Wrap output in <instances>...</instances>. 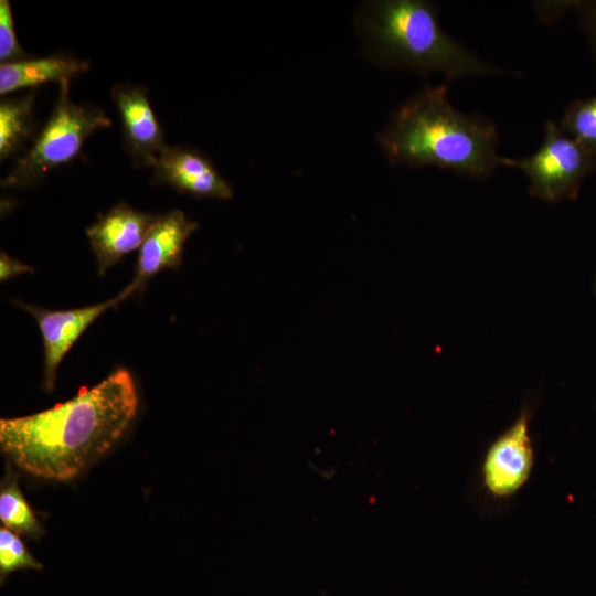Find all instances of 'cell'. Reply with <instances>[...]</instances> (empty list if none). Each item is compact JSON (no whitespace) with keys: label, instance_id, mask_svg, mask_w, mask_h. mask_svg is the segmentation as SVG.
<instances>
[{"label":"cell","instance_id":"8992f818","mask_svg":"<svg viewBox=\"0 0 596 596\" xmlns=\"http://www.w3.org/2000/svg\"><path fill=\"white\" fill-rule=\"evenodd\" d=\"M137 281L132 280L119 295L104 302L71 310H49L15 301L36 321L44 345V387L51 392L56 379V371L78 337L102 313L129 297L138 290Z\"/></svg>","mask_w":596,"mask_h":596},{"label":"cell","instance_id":"5b68a950","mask_svg":"<svg viewBox=\"0 0 596 596\" xmlns=\"http://www.w3.org/2000/svg\"><path fill=\"white\" fill-rule=\"evenodd\" d=\"M501 166L526 175L531 196L558 203L577 198L585 180L596 170V152L547 119L540 148L522 159L502 157Z\"/></svg>","mask_w":596,"mask_h":596},{"label":"cell","instance_id":"44dd1931","mask_svg":"<svg viewBox=\"0 0 596 596\" xmlns=\"http://www.w3.org/2000/svg\"><path fill=\"white\" fill-rule=\"evenodd\" d=\"M594 288H595V292H596V273H595V277H594Z\"/></svg>","mask_w":596,"mask_h":596},{"label":"cell","instance_id":"7a4b0ae2","mask_svg":"<svg viewBox=\"0 0 596 596\" xmlns=\"http://www.w3.org/2000/svg\"><path fill=\"white\" fill-rule=\"evenodd\" d=\"M447 85H427L398 106L379 143L391 164L433 166L475 179L489 178L502 157L496 124L456 109Z\"/></svg>","mask_w":596,"mask_h":596},{"label":"cell","instance_id":"8fae6325","mask_svg":"<svg viewBox=\"0 0 596 596\" xmlns=\"http://www.w3.org/2000/svg\"><path fill=\"white\" fill-rule=\"evenodd\" d=\"M198 227L180 210L158 215L139 248L134 278L139 288L160 270L180 266L184 243Z\"/></svg>","mask_w":596,"mask_h":596},{"label":"cell","instance_id":"7c38bea8","mask_svg":"<svg viewBox=\"0 0 596 596\" xmlns=\"http://www.w3.org/2000/svg\"><path fill=\"white\" fill-rule=\"evenodd\" d=\"M89 63L68 55H51L39 58L0 65V94L34 88L39 85L57 82H71L74 77L85 73Z\"/></svg>","mask_w":596,"mask_h":596},{"label":"cell","instance_id":"6da1fadb","mask_svg":"<svg viewBox=\"0 0 596 596\" xmlns=\"http://www.w3.org/2000/svg\"><path fill=\"white\" fill-rule=\"evenodd\" d=\"M138 409L134 379L118 369L72 400L35 414L0 419L2 453L22 470L67 481L124 435Z\"/></svg>","mask_w":596,"mask_h":596},{"label":"cell","instance_id":"5bb4252c","mask_svg":"<svg viewBox=\"0 0 596 596\" xmlns=\"http://www.w3.org/2000/svg\"><path fill=\"white\" fill-rule=\"evenodd\" d=\"M0 520L4 528L34 539L43 534V528L24 499L15 478H10L0 491Z\"/></svg>","mask_w":596,"mask_h":596},{"label":"cell","instance_id":"ac0fdd59","mask_svg":"<svg viewBox=\"0 0 596 596\" xmlns=\"http://www.w3.org/2000/svg\"><path fill=\"white\" fill-rule=\"evenodd\" d=\"M572 10L576 13L596 65V0H574Z\"/></svg>","mask_w":596,"mask_h":596},{"label":"cell","instance_id":"4fadbf2b","mask_svg":"<svg viewBox=\"0 0 596 596\" xmlns=\"http://www.w3.org/2000/svg\"><path fill=\"white\" fill-rule=\"evenodd\" d=\"M34 89L0 103V159L17 153L35 131Z\"/></svg>","mask_w":596,"mask_h":596},{"label":"cell","instance_id":"ba28073f","mask_svg":"<svg viewBox=\"0 0 596 596\" xmlns=\"http://www.w3.org/2000/svg\"><path fill=\"white\" fill-rule=\"evenodd\" d=\"M152 183L198 198L226 200L233 189L211 159L189 146H168L153 164Z\"/></svg>","mask_w":596,"mask_h":596},{"label":"cell","instance_id":"3957f363","mask_svg":"<svg viewBox=\"0 0 596 596\" xmlns=\"http://www.w3.org/2000/svg\"><path fill=\"white\" fill-rule=\"evenodd\" d=\"M360 26L372 56L386 66L424 75L438 72L448 81L504 73L450 36L439 22V7L432 1L369 2Z\"/></svg>","mask_w":596,"mask_h":596},{"label":"cell","instance_id":"277c9868","mask_svg":"<svg viewBox=\"0 0 596 596\" xmlns=\"http://www.w3.org/2000/svg\"><path fill=\"white\" fill-rule=\"evenodd\" d=\"M111 120L95 105H77L70 97V82L60 84V94L49 119L30 150L20 157L1 184L25 188L40 183L52 170L73 160L96 130Z\"/></svg>","mask_w":596,"mask_h":596},{"label":"cell","instance_id":"9a60e30c","mask_svg":"<svg viewBox=\"0 0 596 596\" xmlns=\"http://www.w3.org/2000/svg\"><path fill=\"white\" fill-rule=\"evenodd\" d=\"M558 125L567 135L596 152V95L572 100Z\"/></svg>","mask_w":596,"mask_h":596},{"label":"cell","instance_id":"d6986e66","mask_svg":"<svg viewBox=\"0 0 596 596\" xmlns=\"http://www.w3.org/2000/svg\"><path fill=\"white\" fill-rule=\"evenodd\" d=\"M574 0L543 1L535 4L539 17L547 22L560 19L566 11L572 10Z\"/></svg>","mask_w":596,"mask_h":596},{"label":"cell","instance_id":"52a82bcc","mask_svg":"<svg viewBox=\"0 0 596 596\" xmlns=\"http://www.w3.org/2000/svg\"><path fill=\"white\" fill-rule=\"evenodd\" d=\"M120 121L124 148L137 168L153 167L168 147L164 134L142 85L117 84L110 93Z\"/></svg>","mask_w":596,"mask_h":596},{"label":"cell","instance_id":"30bf717a","mask_svg":"<svg viewBox=\"0 0 596 596\" xmlns=\"http://www.w3.org/2000/svg\"><path fill=\"white\" fill-rule=\"evenodd\" d=\"M157 214L135 210L118 203L86 230V236L104 275L128 253L139 249L155 223Z\"/></svg>","mask_w":596,"mask_h":596},{"label":"cell","instance_id":"9c48e42d","mask_svg":"<svg viewBox=\"0 0 596 596\" xmlns=\"http://www.w3.org/2000/svg\"><path fill=\"white\" fill-rule=\"evenodd\" d=\"M529 422L530 409L524 408L514 423L494 440L486 455L485 485L494 496L514 493L530 476L533 449Z\"/></svg>","mask_w":596,"mask_h":596},{"label":"cell","instance_id":"ffe728a7","mask_svg":"<svg viewBox=\"0 0 596 596\" xmlns=\"http://www.w3.org/2000/svg\"><path fill=\"white\" fill-rule=\"evenodd\" d=\"M33 268L26 264H23L17 259H13L6 253L0 254V279L6 281L20 274L31 273Z\"/></svg>","mask_w":596,"mask_h":596},{"label":"cell","instance_id":"2e32d148","mask_svg":"<svg viewBox=\"0 0 596 596\" xmlns=\"http://www.w3.org/2000/svg\"><path fill=\"white\" fill-rule=\"evenodd\" d=\"M43 566L25 549L23 542L13 531L0 528V582L18 570H41Z\"/></svg>","mask_w":596,"mask_h":596},{"label":"cell","instance_id":"e0dca14e","mask_svg":"<svg viewBox=\"0 0 596 596\" xmlns=\"http://www.w3.org/2000/svg\"><path fill=\"white\" fill-rule=\"evenodd\" d=\"M29 58L20 46L14 20L8 0L0 1V61L1 64L13 63Z\"/></svg>","mask_w":596,"mask_h":596}]
</instances>
